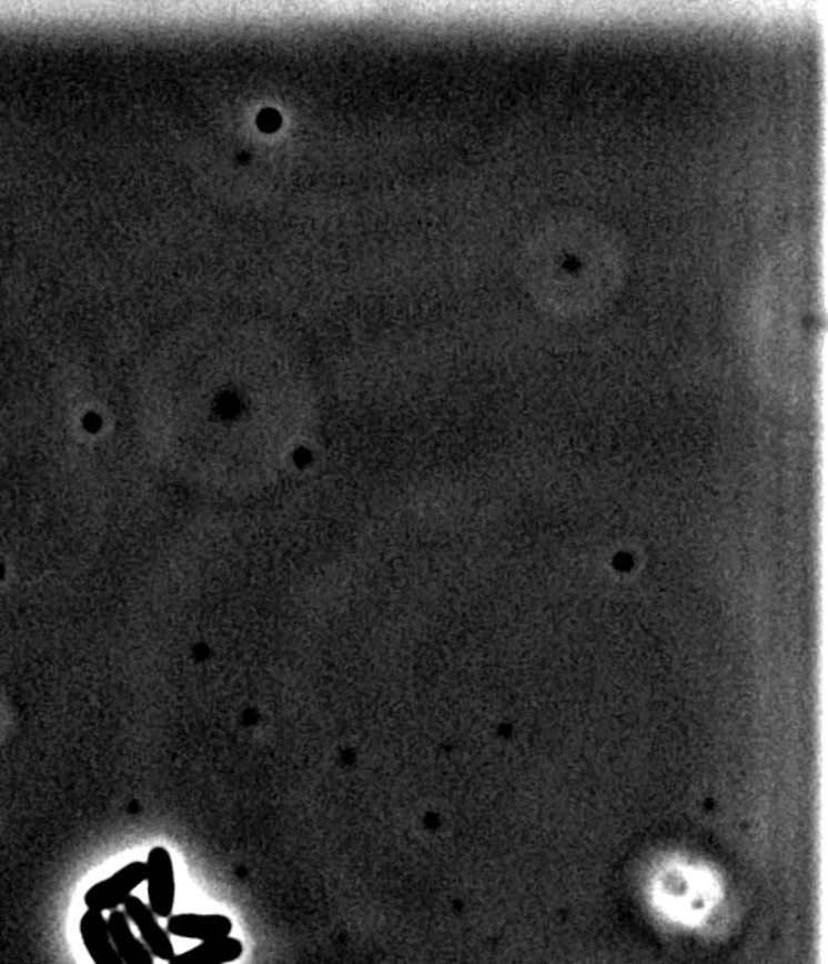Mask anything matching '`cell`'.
Here are the masks:
<instances>
[{
    "mask_svg": "<svg viewBox=\"0 0 828 964\" xmlns=\"http://www.w3.org/2000/svg\"><path fill=\"white\" fill-rule=\"evenodd\" d=\"M281 124V117H279L277 111L274 110H265L260 116V125L266 131H274V129L279 128Z\"/></svg>",
    "mask_w": 828,
    "mask_h": 964,
    "instance_id": "ba28073f",
    "label": "cell"
},
{
    "mask_svg": "<svg viewBox=\"0 0 828 964\" xmlns=\"http://www.w3.org/2000/svg\"><path fill=\"white\" fill-rule=\"evenodd\" d=\"M147 880L145 862H131L128 866L117 871L115 875L99 882L90 887L85 894V906L90 912L103 913L107 910L113 912L120 905H124L134 888L140 887Z\"/></svg>",
    "mask_w": 828,
    "mask_h": 964,
    "instance_id": "6da1fadb",
    "label": "cell"
},
{
    "mask_svg": "<svg viewBox=\"0 0 828 964\" xmlns=\"http://www.w3.org/2000/svg\"><path fill=\"white\" fill-rule=\"evenodd\" d=\"M233 922L224 915H198V913H180L168 918V935L179 938L209 940L226 938L231 935Z\"/></svg>",
    "mask_w": 828,
    "mask_h": 964,
    "instance_id": "277c9868",
    "label": "cell"
},
{
    "mask_svg": "<svg viewBox=\"0 0 828 964\" xmlns=\"http://www.w3.org/2000/svg\"><path fill=\"white\" fill-rule=\"evenodd\" d=\"M80 935L94 964H125L111 942L110 930L103 913L85 912L80 921Z\"/></svg>",
    "mask_w": 828,
    "mask_h": 964,
    "instance_id": "5b68a950",
    "label": "cell"
},
{
    "mask_svg": "<svg viewBox=\"0 0 828 964\" xmlns=\"http://www.w3.org/2000/svg\"><path fill=\"white\" fill-rule=\"evenodd\" d=\"M122 906H124V913L129 921L137 924L141 940L152 956L161 961H171L176 956L168 931L159 926L155 913L150 910L149 905H145L140 897L129 896Z\"/></svg>",
    "mask_w": 828,
    "mask_h": 964,
    "instance_id": "3957f363",
    "label": "cell"
},
{
    "mask_svg": "<svg viewBox=\"0 0 828 964\" xmlns=\"http://www.w3.org/2000/svg\"><path fill=\"white\" fill-rule=\"evenodd\" d=\"M242 954H244L242 942L226 936V938L201 942L198 947L182 952L168 961V964H228L240 960Z\"/></svg>",
    "mask_w": 828,
    "mask_h": 964,
    "instance_id": "52a82bcc",
    "label": "cell"
},
{
    "mask_svg": "<svg viewBox=\"0 0 828 964\" xmlns=\"http://www.w3.org/2000/svg\"><path fill=\"white\" fill-rule=\"evenodd\" d=\"M111 942L115 945L119 956L125 964H155L145 943L134 936L124 910H113L107 918Z\"/></svg>",
    "mask_w": 828,
    "mask_h": 964,
    "instance_id": "8992f818",
    "label": "cell"
},
{
    "mask_svg": "<svg viewBox=\"0 0 828 964\" xmlns=\"http://www.w3.org/2000/svg\"><path fill=\"white\" fill-rule=\"evenodd\" d=\"M145 864L150 910L155 913V917L170 918L175 906L176 888L170 852L163 846H155L150 850Z\"/></svg>",
    "mask_w": 828,
    "mask_h": 964,
    "instance_id": "7a4b0ae2",
    "label": "cell"
}]
</instances>
